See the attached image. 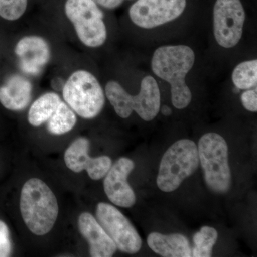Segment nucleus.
Masks as SVG:
<instances>
[{
  "label": "nucleus",
  "instance_id": "f257e3e1",
  "mask_svg": "<svg viewBox=\"0 0 257 257\" xmlns=\"http://www.w3.org/2000/svg\"><path fill=\"white\" fill-rule=\"evenodd\" d=\"M199 64L195 47L187 42H166L157 45L150 58V73L170 87L172 106L187 109L193 99L192 83Z\"/></svg>",
  "mask_w": 257,
  "mask_h": 257
},
{
  "label": "nucleus",
  "instance_id": "f03ea898",
  "mask_svg": "<svg viewBox=\"0 0 257 257\" xmlns=\"http://www.w3.org/2000/svg\"><path fill=\"white\" fill-rule=\"evenodd\" d=\"M187 6V0H135L128 9V20L145 44L160 45L189 26L183 23Z\"/></svg>",
  "mask_w": 257,
  "mask_h": 257
},
{
  "label": "nucleus",
  "instance_id": "7ed1b4c3",
  "mask_svg": "<svg viewBox=\"0 0 257 257\" xmlns=\"http://www.w3.org/2000/svg\"><path fill=\"white\" fill-rule=\"evenodd\" d=\"M248 26L241 0H215L209 23V37L216 56L224 60L237 56Z\"/></svg>",
  "mask_w": 257,
  "mask_h": 257
},
{
  "label": "nucleus",
  "instance_id": "20e7f679",
  "mask_svg": "<svg viewBox=\"0 0 257 257\" xmlns=\"http://www.w3.org/2000/svg\"><path fill=\"white\" fill-rule=\"evenodd\" d=\"M140 83L138 94H132L118 81L111 79L106 82L104 93L119 117L126 119L135 111L144 121H152L162 106L160 83L150 72Z\"/></svg>",
  "mask_w": 257,
  "mask_h": 257
},
{
  "label": "nucleus",
  "instance_id": "39448f33",
  "mask_svg": "<svg viewBox=\"0 0 257 257\" xmlns=\"http://www.w3.org/2000/svg\"><path fill=\"white\" fill-rule=\"evenodd\" d=\"M20 211L29 230L37 236L50 232L58 216L57 198L41 179H29L20 196Z\"/></svg>",
  "mask_w": 257,
  "mask_h": 257
},
{
  "label": "nucleus",
  "instance_id": "423d86ee",
  "mask_svg": "<svg viewBox=\"0 0 257 257\" xmlns=\"http://www.w3.org/2000/svg\"><path fill=\"white\" fill-rule=\"evenodd\" d=\"M199 163L208 188L216 194L229 192L231 184L228 145L219 134H204L198 144Z\"/></svg>",
  "mask_w": 257,
  "mask_h": 257
},
{
  "label": "nucleus",
  "instance_id": "0eeeda50",
  "mask_svg": "<svg viewBox=\"0 0 257 257\" xmlns=\"http://www.w3.org/2000/svg\"><path fill=\"white\" fill-rule=\"evenodd\" d=\"M62 91L66 104L84 119L95 118L105 104V93L100 82L94 74L84 69L69 75Z\"/></svg>",
  "mask_w": 257,
  "mask_h": 257
},
{
  "label": "nucleus",
  "instance_id": "6e6552de",
  "mask_svg": "<svg viewBox=\"0 0 257 257\" xmlns=\"http://www.w3.org/2000/svg\"><path fill=\"white\" fill-rule=\"evenodd\" d=\"M199 164L196 143L189 139L178 140L162 157L157 177V187L164 192H174L184 179L196 172Z\"/></svg>",
  "mask_w": 257,
  "mask_h": 257
},
{
  "label": "nucleus",
  "instance_id": "1a4fd4ad",
  "mask_svg": "<svg viewBox=\"0 0 257 257\" xmlns=\"http://www.w3.org/2000/svg\"><path fill=\"white\" fill-rule=\"evenodd\" d=\"M64 11L84 46L96 49L105 45L108 30L104 15L93 0H67Z\"/></svg>",
  "mask_w": 257,
  "mask_h": 257
},
{
  "label": "nucleus",
  "instance_id": "9d476101",
  "mask_svg": "<svg viewBox=\"0 0 257 257\" xmlns=\"http://www.w3.org/2000/svg\"><path fill=\"white\" fill-rule=\"evenodd\" d=\"M96 220L122 252L138 253L142 248L141 238L126 217L114 206L99 203L96 207Z\"/></svg>",
  "mask_w": 257,
  "mask_h": 257
},
{
  "label": "nucleus",
  "instance_id": "9b49d317",
  "mask_svg": "<svg viewBox=\"0 0 257 257\" xmlns=\"http://www.w3.org/2000/svg\"><path fill=\"white\" fill-rule=\"evenodd\" d=\"M89 140L77 138L66 150L64 162L72 172L79 173L85 170L93 180H99L110 170L112 162L107 156L92 158L89 155Z\"/></svg>",
  "mask_w": 257,
  "mask_h": 257
},
{
  "label": "nucleus",
  "instance_id": "f8f14e48",
  "mask_svg": "<svg viewBox=\"0 0 257 257\" xmlns=\"http://www.w3.org/2000/svg\"><path fill=\"white\" fill-rule=\"evenodd\" d=\"M135 169L133 160L126 157L119 159L106 173L104 180L106 195L111 203L120 207L135 205L136 196L127 182L130 174Z\"/></svg>",
  "mask_w": 257,
  "mask_h": 257
},
{
  "label": "nucleus",
  "instance_id": "ddd939ff",
  "mask_svg": "<svg viewBox=\"0 0 257 257\" xmlns=\"http://www.w3.org/2000/svg\"><path fill=\"white\" fill-rule=\"evenodd\" d=\"M19 65L24 73L31 76L41 74L50 62L51 49L43 37L37 35L20 39L15 48Z\"/></svg>",
  "mask_w": 257,
  "mask_h": 257
},
{
  "label": "nucleus",
  "instance_id": "4468645a",
  "mask_svg": "<svg viewBox=\"0 0 257 257\" xmlns=\"http://www.w3.org/2000/svg\"><path fill=\"white\" fill-rule=\"evenodd\" d=\"M78 226L81 234L87 240L92 257H111L116 252V245L97 220L89 212L80 214Z\"/></svg>",
  "mask_w": 257,
  "mask_h": 257
},
{
  "label": "nucleus",
  "instance_id": "2eb2a0df",
  "mask_svg": "<svg viewBox=\"0 0 257 257\" xmlns=\"http://www.w3.org/2000/svg\"><path fill=\"white\" fill-rule=\"evenodd\" d=\"M32 83L26 77L15 74L0 87V103L11 111H21L32 99Z\"/></svg>",
  "mask_w": 257,
  "mask_h": 257
},
{
  "label": "nucleus",
  "instance_id": "dca6fc26",
  "mask_svg": "<svg viewBox=\"0 0 257 257\" xmlns=\"http://www.w3.org/2000/svg\"><path fill=\"white\" fill-rule=\"evenodd\" d=\"M147 243L154 252L162 256H192L188 239L181 234L165 235L152 232L147 237Z\"/></svg>",
  "mask_w": 257,
  "mask_h": 257
},
{
  "label": "nucleus",
  "instance_id": "f3484780",
  "mask_svg": "<svg viewBox=\"0 0 257 257\" xmlns=\"http://www.w3.org/2000/svg\"><path fill=\"white\" fill-rule=\"evenodd\" d=\"M60 96L55 92H47L34 101L28 112V121L32 126H41L47 122L61 102Z\"/></svg>",
  "mask_w": 257,
  "mask_h": 257
},
{
  "label": "nucleus",
  "instance_id": "a211bd4d",
  "mask_svg": "<svg viewBox=\"0 0 257 257\" xmlns=\"http://www.w3.org/2000/svg\"><path fill=\"white\" fill-rule=\"evenodd\" d=\"M77 119L74 111L63 101H61L55 112L47 121V130L54 135H62L74 127Z\"/></svg>",
  "mask_w": 257,
  "mask_h": 257
},
{
  "label": "nucleus",
  "instance_id": "6ab92c4d",
  "mask_svg": "<svg viewBox=\"0 0 257 257\" xmlns=\"http://www.w3.org/2000/svg\"><path fill=\"white\" fill-rule=\"evenodd\" d=\"M218 232L214 228L204 226L193 236L194 246L192 256L210 257L212 256L213 247L217 241Z\"/></svg>",
  "mask_w": 257,
  "mask_h": 257
},
{
  "label": "nucleus",
  "instance_id": "aec40b11",
  "mask_svg": "<svg viewBox=\"0 0 257 257\" xmlns=\"http://www.w3.org/2000/svg\"><path fill=\"white\" fill-rule=\"evenodd\" d=\"M28 7V0H0V17L15 21L21 18Z\"/></svg>",
  "mask_w": 257,
  "mask_h": 257
},
{
  "label": "nucleus",
  "instance_id": "412c9836",
  "mask_svg": "<svg viewBox=\"0 0 257 257\" xmlns=\"http://www.w3.org/2000/svg\"><path fill=\"white\" fill-rule=\"evenodd\" d=\"M240 101L245 110L256 113L257 111V87L246 89L239 94Z\"/></svg>",
  "mask_w": 257,
  "mask_h": 257
},
{
  "label": "nucleus",
  "instance_id": "4be33fe9",
  "mask_svg": "<svg viewBox=\"0 0 257 257\" xmlns=\"http://www.w3.org/2000/svg\"><path fill=\"white\" fill-rule=\"evenodd\" d=\"M11 251L9 229L5 223L0 221V257L9 256Z\"/></svg>",
  "mask_w": 257,
  "mask_h": 257
},
{
  "label": "nucleus",
  "instance_id": "5701e85b",
  "mask_svg": "<svg viewBox=\"0 0 257 257\" xmlns=\"http://www.w3.org/2000/svg\"><path fill=\"white\" fill-rule=\"evenodd\" d=\"M93 1L104 9L115 10L119 8L124 2L133 1V0H93Z\"/></svg>",
  "mask_w": 257,
  "mask_h": 257
},
{
  "label": "nucleus",
  "instance_id": "b1692460",
  "mask_svg": "<svg viewBox=\"0 0 257 257\" xmlns=\"http://www.w3.org/2000/svg\"><path fill=\"white\" fill-rule=\"evenodd\" d=\"M160 111H162V114L165 116H170L172 114V110L170 106L167 105H163L161 106Z\"/></svg>",
  "mask_w": 257,
  "mask_h": 257
}]
</instances>
